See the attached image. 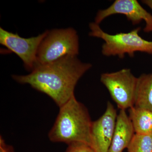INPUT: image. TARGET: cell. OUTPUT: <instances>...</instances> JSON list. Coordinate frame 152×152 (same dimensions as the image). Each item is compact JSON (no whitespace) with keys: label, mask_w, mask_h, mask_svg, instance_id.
Here are the masks:
<instances>
[{"label":"cell","mask_w":152,"mask_h":152,"mask_svg":"<svg viewBox=\"0 0 152 152\" xmlns=\"http://www.w3.org/2000/svg\"><path fill=\"white\" fill-rule=\"evenodd\" d=\"M92 66L90 63L82 62L77 56H67L37 66L29 75L12 77L19 83L28 84L48 95L61 107L74 96L77 83Z\"/></svg>","instance_id":"obj_1"},{"label":"cell","mask_w":152,"mask_h":152,"mask_svg":"<svg viewBox=\"0 0 152 152\" xmlns=\"http://www.w3.org/2000/svg\"><path fill=\"white\" fill-rule=\"evenodd\" d=\"M91 121L86 107L73 96L60 111L49 133L50 140L64 142L84 143L91 147Z\"/></svg>","instance_id":"obj_2"},{"label":"cell","mask_w":152,"mask_h":152,"mask_svg":"<svg viewBox=\"0 0 152 152\" xmlns=\"http://www.w3.org/2000/svg\"><path fill=\"white\" fill-rule=\"evenodd\" d=\"M90 37L99 38L104 41L102 52L105 56H115L123 58L125 55L134 56L137 52L152 54V41L146 40L139 35L141 28H137L129 32L112 35L103 31L99 24L91 23Z\"/></svg>","instance_id":"obj_3"},{"label":"cell","mask_w":152,"mask_h":152,"mask_svg":"<svg viewBox=\"0 0 152 152\" xmlns=\"http://www.w3.org/2000/svg\"><path fill=\"white\" fill-rule=\"evenodd\" d=\"M79 53V37L75 30L69 28L49 31L38 48L36 67Z\"/></svg>","instance_id":"obj_4"},{"label":"cell","mask_w":152,"mask_h":152,"mask_svg":"<svg viewBox=\"0 0 152 152\" xmlns=\"http://www.w3.org/2000/svg\"><path fill=\"white\" fill-rule=\"evenodd\" d=\"M137 78L130 69H124L113 72L102 74L100 81L118 107L120 110H126L134 106Z\"/></svg>","instance_id":"obj_5"},{"label":"cell","mask_w":152,"mask_h":152,"mask_svg":"<svg viewBox=\"0 0 152 152\" xmlns=\"http://www.w3.org/2000/svg\"><path fill=\"white\" fill-rule=\"evenodd\" d=\"M48 31L47 30L37 37L24 38L1 27L0 43L18 55L23 61L25 69L31 72L36 67L39 47Z\"/></svg>","instance_id":"obj_6"},{"label":"cell","mask_w":152,"mask_h":152,"mask_svg":"<svg viewBox=\"0 0 152 152\" xmlns=\"http://www.w3.org/2000/svg\"><path fill=\"white\" fill-rule=\"evenodd\" d=\"M115 14L126 16L133 25L138 24L142 21H145V26L144 31L152 32V15L137 0H116L107 8L98 12L95 17V23L99 25L106 18Z\"/></svg>","instance_id":"obj_7"},{"label":"cell","mask_w":152,"mask_h":152,"mask_svg":"<svg viewBox=\"0 0 152 152\" xmlns=\"http://www.w3.org/2000/svg\"><path fill=\"white\" fill-rule=\"evenodd\" d=\"M117 115L115 109L108 102L103 115L92 122L91 147L96 152H108L113 137Z\"/></svg>","instance_id":"obj_8"},{"label":"cell","mask_w":152,"mask_h":152,"mask_svg":"<svg viewBox=\"0 0 152 152\" xmlns=\"http://www.w3.org/2000/svg\"><path fill=\"white\" fill-rule=\"evenodd\" d=\"M134 132L132 123L126 110H120L117 115L113 140L108 152H123L125 148H127Z\"/></svg>","instance_id":"obj_9"},{"label":"cell","mask_w":152,"mask_h":152,"mask_svg":"<svg viewBox=\"0 0 152 152\" xmlns=\"http://www.w3.org/2000/svg\"><path fill=\"white\" fill-rule=\"evenodd\" d=\"M134 106L152 111V73L137 78Z\"/></svg>","instance_id":"obj_10"},{"label":"cell","mask_w":152,"mask_h":152,"mask_svg":"<svg viewBox=\"0 0 152 152\" xmlns=\"http://www.w3.org/2000/svg\"><path fill=\"white\" fill-rule=\"evenodd\" d=\"M129 113L135 134L152 137V111L134 106Z\"/></svg>","instance_id":"obj_11"},{"label":"cell","mask_w":152,"mask_h":152,"mask_svg":"<svg viewBox=\"0 0 152 152\" xmlns=\"http://www.w3.org/2000/svg\"><path fill=\"white\" fill-rule=\"evenodd\" d=\"M127 149L128 152H152V137L135 134Z\"/></svg>","instance_id":"obj_12"},{"label":"cell","mask_w":152,"mask_h":152,"mask_svg":"<svg viewBox=\"0 0 152 152\" xmlns=\"http://www.w3.org/2000/svg\"><path fill=\"white\" fill-rule=\"evenodd\" d=\"M94 150L88 144L83 142H74L68 145L66 152H93Z\"/></svg>","instance_id":"obj_13"},{"label":"cell","mask_w":152,"mask_h":152,"mask_svg":"<svg viewBox=\"0 0 152 152\" xmlns=\"http://www.w3.org/2000/svg\"><path fill=\"white\" fill-rule=\"evenodd\" d=\"M0 152H15L13 147L6 144L1 136L0 138Z\"/></svg>","instance_id":"obj_14"},{"label":"cell","mask_w":152,"mask_h":152,"mask_svg":"<svg viewBox=\"0 0 152 152\" xmlns=\"http://www.w3.org/2000/svg\"><path fill=\"white\" fill-rule=\"evenodd\" d=\"M142 1L144 4H145L147 6H148L152 10V0H144Z\"/></svg>","instance_id":"obj_15"},{"label":"cell","mask_w":152,"mask_h":152,"mask_svg":"<svg viewBox=\"0 0 152 152\" xmlns=\"http://www.w3.org/2000/svg\"><path fill=\"white\" fill-rule=\"evenodd\" d=\"M95 152L94 151V152Z\"/></svg>","instance_id":"obj_16"}]
</instances>
